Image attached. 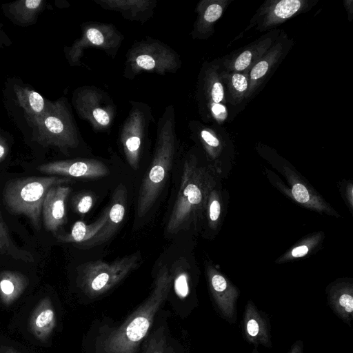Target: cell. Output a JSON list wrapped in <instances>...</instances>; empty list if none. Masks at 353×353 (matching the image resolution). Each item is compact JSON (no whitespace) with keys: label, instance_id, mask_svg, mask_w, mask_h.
<instances>
[{"label":"cell","instance_id":"27","mask_svg":"<svg viewBox=\"0 0 353 353\" xmlns=\"http://www.w3.org/2000/svg\"><path fill=\"white\" fill-rule=\"evenodd\" d=\"M212 285L216 292H223L227 287L226 281L222 276L219 274H215L212 276Z\"/></svg>","mask_w":353,"mask_h":353},{"label":"cell","instance_id":"24","mask_svg":"<svg viewBox=\"0 0 353 353\" xmlns=\"http://www.w3.org/2000/svg\"><path fill=\"white\" fill-rule=\"evenodd\" d=\"M88 39L90 42L95 45H101L103 43V36L102 33L96 28H90L86 32Z\"/></svg>","mask_w":353,"mask_h":353},{"label":"cell","instance_id":"10","mask_svg":"<svg viewBox=\"0 0 353 353\" xmlns=\"http://www.w3.org/2000/svg\"><path fill=\"white\" fill-rule=\"evenodd\" d=\"M56 326V314L50 298L40 300L31 313L29 328L36 339L46 341Z\"/></svg>","mask_w":353,"mask_h":353},{"label":"cell","instance_id":"36","mask_svg":"<svg viewBox=\"0 0 353 353\" xmlns=\"http://www.w3.org/2000/svg\"><path fill=\"white\" fill-rule=\"evenodd\" d=\"M0 353H21L12 347L1 345L0 346Z\"/></svg>","mask_w":353,"mask_h":353},{"label":"cell","instance_id":"14","mask_svg":"<svg viewBox=\"0 0 353 353\" xmlns=\"http://www.w3.org/2000/svg\"><path fill=\"white\" fill-rule=\"evenodd\" d=\"M0 254L24 262H33L34 256L28 250L19 248L13 241L0 209Z\"/></svg>","mask_w":353,"mask_h":353},{"label":"cell","instance_id":"30","mask_svg":"<svg viewBox=\"0 0 353 353\" xmlns=\"http://www.w3.org/2000/svg\"><path fill=\"white\" fill-rule=\"evenodd\" d=\"M220 214V204L216 200L212 201L210 205V218L212 221H216Z\"/></svg>","mask_w":353,"mask_h":353},{"label":"cell","instance_id":"2","mask_svg":"<svg viewBox=\"0 0 353 353\" xmlns=\"http://www.w3.org/2000/svg\"><path fill=\"white\" fill-rule=\"evenodd\" d=\"M71 181L69 177L57 176L14 179L5 184L3 203L10 213L26 216L33 227L39 230L42 205L47 192L53 186Z\"/></svg>","mask_w":353,"mask_h":353},{"label":"cell","instance_id":"28","mask_svg":"<svg viewBox=\"0 0 353 353\" xmlns=\"http://www.w3.org/2000/svg\"><path fill=\"white\" fill-rule=\"evenodd\" d=\"M339 303L346 312L351 313L353 311V298L351 295L344 294L339 298Z\"/></svg>","mask_w":353,"mask_h":353},{"label":"cell","instance_id":"7","mask_svg":"<svg viewBox=\"0 0 353 353\" xmlns=\"http://www.w3.org/2000/svg\"><path fill=\"white\" fill-rule=\"evenodd\" d=\"M37 170L50 175L94 179L110 174L102 162L93 159H74L51 161L37 167Z\"/></svg>","mask_w":353,"mask_h":353},{"label":"cell","instance_id":"12","mask_svg":"<svg viewBox=\"0 0 353 353\" xmlns=\"http://www.w3.org/2000/svg\"><path fill=\"white\" fill-rule=\"evenodd\" d=\"M108 207L102 215L90 224L79 221L74 223L70 233L59 234L57 241L61 243H83L94 236L104 226L108 219Z\"/></svg>","mask_w":353,"mask_h":353},{"label":"cell","instance_id":"16","mask_svg":"<svg viewBox=\"0 0 353 353\" xmlns=\"http://www.w3.org/2000/svg\"><path fill=\"white\" fill-rule=\"evenodd\" d=\"M300 7L301 2L298 0H283L276 5L274 12L278 17L286 19L296 12Z\"/></svg>","mask_w":353,"mask_h":353},{"label":"cell","instance_id":"6","mask_svg":"<svg viewBox=\"0 0 353 353\" xmlns=\"http://www.w3.org/2000/svg\"><path fill=\"white\" fill-rule=\"evenodd\" d=\"M60 110L59 105L48 103L41 116L29 119L34 127L36 139L41 145L65 148L74 144Z\"/></svg>","mask_w":353,"mask_h":353},{"label":"cell","instance_id":"13","mask_svg":"<svg viewBox=\"0 0 353 353\" xmlns=\"http://www.w3.org/2000/svg\"><path fill=\"white\" fill-rule=\"evenodd\" d=\"M16 96L19 105L26 113L28 119L41 116L47 107L43 97L37 92L27 88H17Z\"/></svg>","mask_w":353,"mask_h":353},{"label":"cell","instance_id":"34","mask_svg":"<svg viewBox=\"0 0 353 353\" xmlns=\"http://www.w3.org/2000/svg\"><path fill=\"white\" fill-rule=\"evenodd\" d=\"M213 113L216 117L220 119H224L225 117V108L223 105L220 104H214L212 108Z\"/></svg>","mask_w":353,"mask_h":353},{"label":"cell","instance_id":"33","mask_svg":"<svg viewBox=\"0 0 353 353\" xmlns=\"http://www.w3.org/2000/svg\"><path fill=\"white\" fill-rule=\"evenodd\" d=\"M8 152V146L6 139L0 135V163L6 158Z\"/></svg>","mask_w":353,"mask_h":353},{"label":"cell","instance_id":"4","mask_svg":"<svg viewBox=\"0 0 353 353\" xmlns=\"http://www.w3.org/2000/svg\"><path fill=\"white\" fill-rule=\"evenodd\" d=\"M199 179L195 170L185 164L181 176L180 188L167 223L168 234H175L185 230L196 209L203 202V194Z\"/></svg>","mask_w":353,"mask_h":353},{"label":"cell","instance_id":"19","mask_svg":"<svg viewBox=\"0 0 353 353\" xmlns=\"http://www.w3.org/2000/svg\"><path fill=\"white\" fill-rule=\"evenodd\" d=\"M292 194L295 199L299 203H305L310 199L307 190L301 183H296L293 186Z\"/></svg>","mask_w":353,"mask_h":353},{"label":"cell","instance_id":"26","mask_svg":"<svg viewBox=\"0 0 353 353\" xmlns=\"http://www.w3.org/2000/svg\"><path fill=\"white\" fill-rule=\"evenodd\" d=\"M92 114L95 120L102 125H107L110 123L109 115L101 108L94 109Z\"/></svg>","mask_w":353,"mask_h":353},{"label":"cell","instance_id":"15","mask_svg":"<svg viewBox=\"0 0 353 353\" xmlns=\"http://www.w3.org/2000/svg\"><path fill=\"white\" fill-rule=\"evenodd\" d=\"M43 3L42 0L18 1L10 4L9 12L17 21L28 23L34 21Z\"/></svg>","mask_w":353,"mask_h":353},{"label":"cell","instance_id":"8","mask_svg":"<svg viewBox=\"0 0 353 353\" xmlns=\"http://www.w3.org/2000/svg\"><path fill=\"white\" fill-rule=\"evenodd\" d=\"M127 190L120 183L115 188L110 205L108 206V219L104 226L92 239L80 244L81 248H91L108 241L122 223L126 209Z\"/></svg>","mask_w":353,"mask_h":353},{"label":"cell","instance_id":"32","mask_svg":"<svg viewBox=\"0 0 353 353\" xmlns=\"http://www.w3.org/2000/svg\"><path fill=\"white\" fill-rule=\"evenodd\" d=\"M259 325L254 319H250L247 324V330L252 336H255L259 332Z\"/></svg>","mask_w":353,"mask_h":353},{"label":"cell","instance_id":"11","mask_svg":"<svg viewBox=\"0 0 353 353\" xmlns=\"http://www.w3.org/2000/svg\"><path fill=\"white\" fill-rule=\"evenodd\" d=\"M29 285L28 278L18 271L0 272V301L10 305L17 300Z\"/></svg>","mask_w":353,"mask_h":353},{"label":"cell","instance_id":"3","mask_svg":"<svg viewBox=\"0 0 353 353\" xmlns=\"http://www.w3.org/2000/svg\"><path fill=\"white\" fill-rule=\"evenodd\" d=\"M141 262L140 252L126 255L111 263L100 260L86 262L77 268V281L88 294H99L123 280Z\"/></svg>","mask_w":353,"mask_h":353},{"label":"cell","instance_id":"21","mask_svg":"<svg viewBox=\"0 0 353 353\" xmlns=\"http://www.w3.org/2000/svg\"><path fill=\"white\" fill-rule=\"evenodd\" d=\"M251 59L252 54L250 51L243 52L235 61V69L239 71L244 70L250 65Z\"/></svg>","mask_w":353,"mask_h":353},{"label":"cell","instance_id":"25","mask_svg":"<svg viewBox=\"0 0 353 353\" xmlns=\"http://www.w3.org/2000/svg\"><path fill=\"white\" fill-rule=\"evenodd\" d=\"M232 84L239 92H243L247 89L248 83L245 77L240 74H234L232 77Z\"/></svg>","mask_w":353,"mask_h":353},{"label":"cell","instance_id":"17","mask_svg":"<svg viewBox=\"0 0 353 353\" xmlns=\"http://www.w3.org/2000/svg\"><path fill=\"white\" fill-rule=\"evenodd\" d=\"M72 204L76 212L85 214L92 207L93 196L88 193L81 194L73 199Z\"/></svg>","mask_w":353,"mask_h":353},{"label":"cell","instance_id":"20","mask_svg":"<svg viewBox=\"0 0 353 353\" xmlns=\"http://www.w3.org/2000/svg\"><path fill=\"white\" fill-rule=\"evenodd\" d=\"M222 14V8L218 4H212L205 10L204 18L208 22L217 20Z\"/></svg>","mask_w":353,"mask_h":353},{"label":"cell","instance_id":"22","mask_svg":"<svg viewBox=\"0 0 353 353\" xmlns=\"http://www.w3.org/2000/svg\"><path fill=\"white\" fill-rule=\"evenodd\" d=\"M268 63L265 61L258 63L252 70L250 77L252 79H258L262 77L268 69Z\"/></svg>","mask_w":353,"mask_h":353},{"label":"cell","instance_id":"31","mask_svg":"<svg viewBox=\"0 0 353 353\" xmlns=\"http://www.w3.org/2000/svg\"><path fill=\"white\" fill-rule=\"evenodd\" d=\"M201 137L203 140L210 146L216 147L219 144V140L206 130H203L201 132Z\"/></svg>","mask_w":353,"mask_h":353},{"label":"cell","instance_id":"18","mask_svg":"<svg viewBox=\"0 0 353 353\" xmlns=\"http://www.w3.org/2000/svg\"><path fill=\"white\" fill-rule=\"evenodd\" d=\"M174 290L180 298H185L189 292L188 280L185 274L179 273L174 279Z\"/></svg>","mask_w":353,"mask_h":353},{"label":"cell","instance_id":"5","mask_svg":"<svg viewBox=\"0 0 353 353\" xmlns=\"http://www.w3.org/2000/svg\"><path fill=\"white\" fill-rule=\"evenodd\" d=\"M173 148L163 143L157 150L149 170L141 185L137 205V214L142 218L153 206L163 187L171 168Z\"/></svg>","mask_w":353,"mask_h":353},{"label":"cell","instance_id":"29","mask_svg":"<svg viewBox=\"0 0 353 353\" xmlns=\"http://www.w3.org/2000/svg\"><path fill=\"white\" fill-rule=\"evenodd\" d=\"M212 97L213 101L218 103L223 97V86L219 82H216L212 89Z\"/></svg>","mask_w":353,"mask_h":353},{"label":"cell","instance_id":"1","mask_svg":"<svg viewBox=\"0 0 353 353\" xmlns=\"http://www.w3.org/2000/svg\"><path fill=\"white\" fill-rule=\"evenodd\" d=\"M172 275L166 265H162L156 275L154 289L141 307L119 329L105 341L106 353H132L137 344L148 331L154 316L166 299Z\"/></svg>","mask_w":353,"mask_h":353},{"label":"cell","instance_id":"23","mask_svg":"<svg viewBox=\"0 0 353 353\" xmlns=\"http://www.w3.org/2000/svg\"><path fill=\"white\" fill-rule=\"evenodd\" d=\"M137 64L145 70H151L155 66V61L152 57L149 55H139L136 59Z\"/></svg>","mask_w":353,"mask_h":353},{"label":"cell","instance_id":"35","mask_svg":"<svg viewBox=\"0 0 353 353\" xmlns=\"http://www.w3.org/2000/svg\"><path fill=\"white\" fill-rule=\"evenodd\" d=\"M308 252V248L306 245H301L294 248L292 251V254L294 257H301L305 255Z\"/></svg>","mask_w":353,"mask_h":353},{"label":"cell","instance_id":"9","mask_svg":"<svg viewBox=\"0 0 353 353\" xmlns=\"http://www.w3.org/2000/svg\"><path fill=\"white\" fill-rule=\"evenodd\" d=\"M71 188L60 185L50 188L42 205L41 215L48 231L55 232L65 221V201Z\"/></svg>","mask_w":353,"mask_h":353}]
</instances>
